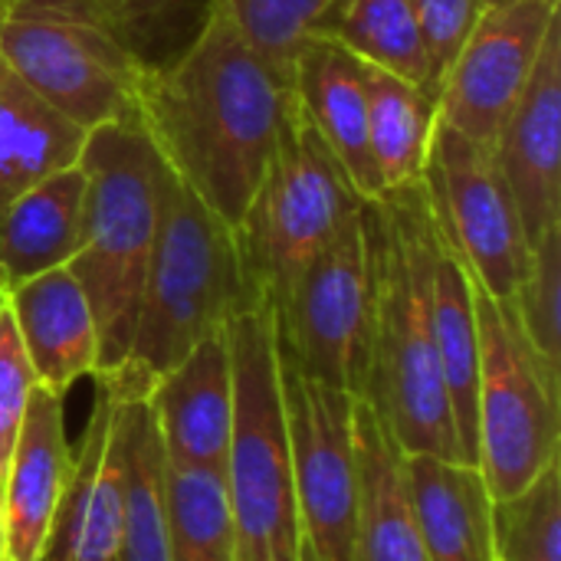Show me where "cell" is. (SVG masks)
<instances>
[{
  "label": "cell",
  "mask_w": 561,
  "mask_h": 561,
  "mask_svg": "<svg viewBox=\"0 0 561 561\" xmlns=\"http://www.w3.org/2000/svg\"><path fill=\"white\" fill-rule=\"evenodd\" d=\"M0 62L82 131L135 112L145 76V62L92 0H7Z\"/></svg>",
  "instance_id": "obj_6"
},
{
  "label": "cell",
  "mask_w": 561,
  "mask_h": 561,
  "mask_svg": "<svg viewBox=\"0 0 561 561\" xmlns=\"http://www.w3.org/2000/svg\"><path fill=\"white\" fill-rule=\"evenodd\" d=\"M168 561H237L224 470L168 463Z\"/></svg>",
  "instance_id": "obj_27"
},
{
  "label": "cell",
  "mask_w": 561,
  "mask_h": 561,
  "mask_svg": "<svg viewBox=\"0 0 561 561\" xmlns=\"http://www.w3.org/2000/svg\"><path fill=\"white\" fill-rule=\"evenodd\" d=\"M276 368L299 513V559L355 561V398L306 375L279 348Z\"/></svg>",
  "instance_id": "obj_11"
},
{
  "label": "cell",
  "mask_w": 561,
  "mask_h": 561,
  "mask_svg": "<svg viewBox=\"0 0 561 561\" xmlns=\"http://www.w3.org/2000/svg\"><path fill=\"white\" fill-rule=\"evenodd\" d=\"M243 36L256 46L283 89L293 85V62L329 0H220Z\"/></svg>",
  "instance_id": "obj_31"
},
{
  "label": "cell",
  "mask_w": 561,
  "mask_h": 561,
  "mask_svg": "<svg viewBox=\"0 0 561 561\" xmlns=\"http://www.w3.org/2000/svg\"><path fill=\"white\" fill-rule=\"evenodd\" d=\"M309 36L332 39L355 59L437 95L431 53L411 0H329Z\"/></svg>",
  "instance_id": "obj_25"
},
{
  "label": "cell",
  "mask_w": 561,
  "mask_h": 561,
  "mask_svg": "<svg viewBox=\"0 0 561 561\" xmlns=\"http://www.w3.org/2000/svg\"><path fill=\"white\" fill-rule=\"evenodd\" d=\"M85 171L79 161L20 194L0 217V289L66 266L82 240Z\"/></svg>",
  "instance_id": "obj_20"
},
{
  "label": "cell",
  "mask_w": 561,
  "mask_h": 561,
  "mask_svg": "<svg viewBox=\"0 0 561 561\" xmlns=\"http://www.w3.org/2000/svg\"><path fill=\"white\" fill-rule=\"evenodd\" d=\"M115 561H168V463L145 398L125 404V496Z\"/></svg>",
  "instance_id": "obj_26"
},
{
  "label": "cell",
  "mask_w": 561,
  "mask_h": 561,
  "mask_svg": "<svg viewBox=\"0 0 561 561\" xmlns=\"http://www.w3.org/2000/svg\"><path fill=\"white\" fill-rule=\"evenodd\" d=\"M289 89L214 0L194 39L145 69L135 115L164 168L227 227H240L276 148Z\"/></svg>",
  "instance_id": "obj_1"
},
{
  "label": "cell",
  "mask_w": 561,
  "mask_h": 561,
  "mask_svg": "<svg viewBox=\"0 0 561 561\" xmlns=\"http://www.w3.org/2000/svg\"><path fill=\"white\" fill-rule=\"evenodd\" d=\"M493 148L533 250L561 227V16Z\"/></svg>",
  "instance_id": "obj_14"
},
{
  "label": "cell",
  "mask_w": 561,
  "mask_h": 561,
  "mask_svg": "<svg viewBox=\"0 0 561 561\" xmlns=\"http://www.w3.org/2000/svg\"><path fill=\"white\" fill-rule=\"evenodd\" d=\"M145 401L168 463L224 470L233 424L227 332L217 329L201 339L168 375L154 381Z\"/></svg>",
  "instance_id": "obj_15"
},
{
  "label": "cell",
  "mask_w": 561,
  "mask_h": 561,
  "mask_svg": "<svg viewBox=\"0 0 561 561\" xmlns=\"http://www.w3.org/2000/svg\"><path fill=\"white\" fill-rule=\"evenodd\" d=\"M145 69L171 62L201 30L214 0H92Z\"/></svg>",
  "instance_id": "obj_29"
},
{
  "label": "cell",
  "mask_w": 561,
  "mask_h": 561,
  "mask_svg": "<svg viewBox=\"0 0 561 561\" xmlns=\"http://www.w3.org/2000/svg\"><path fill=\"white\" fill-rule=\"evenodd\" d=\"M3 306H7V293L0 289V312H3Z\"/></svg>",
  "instance_id": "obj_36"
},
{
  "label": "cell",
  "mask_w": 561,
  "mask_h": 561,
  "mask_svg": "<svg viewBox=\"0 0 561 561\" xmlns=\"http://www.w3.org/2000/svg\"><path fill=\"white\" fill-rule=\"evenodd\" d=\"M421 187L440 243L486 296L510 302L529 263V240L496 148L437 118Z\"/></svg>",
  "instance_id": "obj_10"
},
{
  "label": "cell",
  "mask_w": 561,
  "mask_h": 561,
  "mask_svg": "<svg viewBox=\"0 0 561 561\" xmlns=\"http://www.w3.org/2000/svg\"><path fill=\"white\" fill-rule=\"evenodd\" d=\"M496 561H561V463H549L529 486L490 503Z\"/></svg>",
  "instance_id": "obj_28"
},
{
  "label": "cell",
  "mask_w": 561,
  "mask_h": 561,
  "mask_svg": "<svg viewBox=\"0 0 561 561\" xmlns=\"http://www.w3.org/2000/svg\"><path fill=\"white\" fill-rule=\"evenodd\" d=\"M0 561H3V523H0Z\"/></svg>",
  "instance_id": "obj_35"
},
{
  "label": "cell",
  "mask_w": 561,
  "mask_h": 561,
  "mask_svg": "<svg viewBox=\"0 0 561 561\" xmlns=\"http://www.w3.org/2000/svg\"><path fill=\"white\" fill-rule=\"evenodd\" d=\"M95 408L76 454L62 510V561H115L125 496V404L128 394L112 375H92Z\"/></svg>",
  "instance_id": "obj_16"
},
{
  "label": "cell",
  "mask_w": 561,
  "mask_h": 561,
  "mask_svg": "<svg viewBox=\"0 0 561 561\" xmlns=\"http://www.w3.org/2000/svg\"><path fill=\"white\" fill-rule=\"evenodd\" d=\"M371 250V362L365 401L408 457L460 463L434 335L437 230L424 187L365 201Z\"/></svg>",
  "instance_id": "obj_2"
},
{
  "label": "cell",
  "mask_w": 561,
  "mask_h": 561,
  "mask_svg": "<svg viewBox=\"0 0 561 561\" xmlns=\"http://www.w3.org/2000/svg\"><path fill=\"white\" fill-rule=\"evenodd\" d=\"M559 16L561 0L483 7L437 89V118L473 141L496 145Z\"/></svg>",
  "instance_id": "obj_12"
},
{
  "label": "cell",
  "mask_w": 561,
  "mask_h": 561,
  "mask_svg": "<svg viewBox=\"0 0 561 561\" xmlns=\"http://www.w3.org/2000/svg\"><path fill=\"white\" fill-rule=\"evenodd\" d=\"M293 99L339 161L362 201H378V181L368 154V99L362 59L322 36H306L293 62Z\"/></svg>",
  "instance_id": "obj_19"
},
{
  "label": "cell",
  "mask_w": 561,
  "mask_h": 561,
  "mask_svg": "<svg viewBox=\"0 0 561 561\" xmlns=\"http://www.w3.org/2000/svg\"><path fill=\"white\" fill-rule=\"evenodd\" d=\"M7 312L39 388L66 398L76 381L99 371L95 319L69 266H56L10 289Z\"/></svg>",
  "instance_id": "obj_18"
},
{
  "label": "cell",
  "mask_w": 561,
  "mask_h": 561,
  "mask_svg": "<svg viewBox=\"0 0 561 561\" xmlns=\"http://www.w3.org/2000/svg\"><path fill=\"white\" fill-rule=\"evenodd\" d=\"M33 388H36V375L20 345L16 325L3 306V312H0V486H3L23 417H26Z\"/></svg>",
  "instance_id": "obj_32"
},
{
  "label": "cell",
  "mask_w": 561,
  "mask_h": 561,
  "mask_svg": "<svg viewBox=\"0 0 561 561\" xmlns=\"http://www.w3.org/2000/svg\"><path fill=\"white\" fill-rule=\"evenodd\" d=\"M0 13H3V3H0Z\"/></svg>",
  "instance_id": "obj_37"
},
{
  "label": "cell",
  "mask_w": 561,
  "mask_h": 561,
  "mask_svg": "<svg viewBox=\"0 0 561 561\" xmlns=\"http://www.w3.org/2000/svg\"><path fill=\"white\" fill-rule=\"evenodd\" d=\"M79 164L85 171L82 240L66 266L95 319V375H108L125 365L131 348L168 168L135 112L85 131Z\"/></svg>",
  "instance_id": "obj_3"
},
{
  "label": "cell",
  "mask_w": 561,
  "mask_h": 561,
  "mask_svg": "<svg viewBox=\"0 0 561 561\" xmlns=\"http://www.w3.org/2000/svg\"><path fill=\"white\" fill-rule=\"evenodd\" d=\"M368 99V154L381 194L421 184L437 125V95L362 62Z\"/></svg>",
  "instance_id": "obj_23"
},
{
  "label": "cell",
  "mask_w": 561,
  "mask_h": 561,
  "mask_svg": "<svg viewBox=\"0 0 561 561\" xmlns=\"http://www.w3.org/2000/svg\"><path fill=\"white\" fill-rule=\"evenodd\" d=\"M76 454L66 437L62 398L33 388L0 486L3 561H46L72 483Z\"/></svg>",
  "instance_id": "obj_13"
},
{
  "label": "cell",
  "mask_w": 561,
  "mask_h": 561,
  "mask_svg": "<svg viewBox=\"0 0 561 561\" xmlns=\"http://www.w3.org/2000/svg\"><path fill=\"white\" fill-rule=\"evenodd\" d=\"M434 335L447 388L450 421L460 447V463L477 467V385H480V335L473 279L467 266L440 243L434 260Z\"/></svg>",
  "instance_id": "obj_22"
},
{
  "label": "cell",
  "mask_w": 561,
  "mask_h": 561,
  "mask_svg": "<svg viewBox=\"0 0 561 561\" xmlns=\"http://www.w3.org/2000/svg\"><path fill=\"white\" fill-rule=\"evenodd\" d=\"M408 483L427 559L496 561L490 533L493 500L477 467L437 457H408Z\"/></svg>",
  "instance_id": "obj_21"
},
{
  "label": "cell",
  "mask_w": 561,
  "mask_h": 561,
  "mask_svg": "<svg viewBox=\"0 0 561 561\" xmlns=\"http://www.w3.org/2000/svg\"><path fill=\"white\" fill-rule=\"evenodd\" d=\"M358 204L362 197L352 191L289 89L276 148L237 227L247 273L266 309L283 306L302 270Z\"/></svg>",
  "instance_id": "obj_7"
},
{
  "label": "cell",
  "mask_w": 561,
  "mask_h": 561,
  "mask_svg": "<svg viewBox=\"0 0 561 561\" xmlns=\"http://www.w3.org/2000/svg\"><path fill=\"white\" fill-rule=\"evenodd\" d=\"M371 250L365 201L312 256L283 306L270 309L276 348L306 375L365 398L371 362Z\"/></svg>",
  "instance_id": "obj_9"
},
{
  "label": "cell",
  "mask_w": 561,
  "mask_h": 561,
  "mask_svg": "<svg viewBox=\"0 0 561 561\" xmlns=\"http://www.w3.org/2000/svg\"><path fill=\"white\" fill-rule=\"evenodd\" d=\"M224 332L233 378L224 483L237 561H302L276 339L266 302H253L230 316Z\"/></svg>",
  "instance_id": "obj_5"
},
{
  "label": "cell",
  "mask_w": 561,
  "mask_h": 561,
  "mask_svg": "<svg viewBox=\"0 0 561 561\" xmlns=\"http://www.w3.org/2000/svg\"><path fill=\"white\" fill-rule=\"evenodd\" d=\"M355 561H431L408 483V457L378 411L355 398Z\"/></svg>",
  "instance_id": "obj_17"
},
{
  "label": "cell",
  "mask_w": 561,
  "mask_h": 561,
  "mask_svg": "<svg viewBox=\"0 0 561 561\" xmlns=\"http://www.w3.org/2000/svg\"><path fill=\"white\" fill-rule=\"evenodd\" d=\"M431 66H434V89H440L454 56L460 53L467 33L473 30L477 16L483 13V0H411Z\"/></svg>",
  "instance_id": "obj_33"
},
{
  "label": "cell",
  "mask_w": 561,
  "mask_h": 561,
  "mask_svg": "<svg viewBox=\"0 0 561 561\" xmlns=\"http://www.w3.org/2000/svg\"><path fill=\"white\" fill-rule=\"evenodd\" d=\"M500 3H513V0H483V7H500Z\"/></svg>",
  "instance_id": "obj_34"
},
{
  "label": "cell",
  "mask_w": 561,
  "mask_h": 561,
  "mask_svg": "<svg viewBox=\"0 0 561 561\" xmlns=\"http://www.w3.org/2000/svg\"><path fill=\"white\" fill-rule=\"evenodd\" d=\"M0 3H3V7H7V0H0Z\"/></svg>",
  "instance_id": "obj_38"
},
{
  "label": "cell",
  "mask_w": 561,
  "mask_h": 561,
  "mask_svg": "<svg viewBox=\"0 0 561 561\" xmlns=\"http://www.w3.org/2000/svg\"><path fill=\"white\" fill-rule=\"evenodd\" d=\"M85 131L36 99L0 62V217L33 184L79 161Z\"/></svg>",
  "instance_id": "obj_24"
},
{
  "label": "cell",
  "mask_w": 561,
  "mask_h": 561,
  "mask_svg": "<svg viewBox=\"0 0 561 561\" xmlns=\"http://www.w3.org/2000/svg\"><path fill=\"white\" fill-rule=\"evenodd\" d=\"M473 302L480 335L477 470L490 500H506L559 460L561 371L529 345L510 302L486 296L477 283Z\"/></svg>",
  "instance_id": "obj_8"
},
{
  "label": "cell",
  "mask_w": 561,
  "mask_h": 561,
  "mask_svg": "<svg viewBox=\"0 0 561 561\" xmlns=\"http://www.w3.org/2000/svg\"><path fill=\"white\" fill-rule=\"evenodd\" d=\"M253 302L263 299L247 273L237 230L168 171L131 348L125 365L108 375L128 394L148 398L154 381L201 339Z\"/></svg>",
  "instance_id": "obj_4"
},
{
  "label": "cell",
  "mask_w": 561,
  "mask_h": 561,
  "mask_svg": "<svg viewBox=\"0 0 561 561\" xmlns=\"http://www.w3.org/2000/svg\"><path fill=\"white\" fill-rule=\"evenodd\" d=\"M510 306L539 358L561 371V227H552L533 243Z\"/></svg>",
  "instance_id": "obj_30"
}]
</instances>
